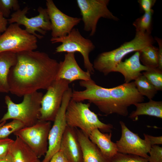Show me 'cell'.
Wrapping results in <instances>:
<instances>
[{
    "instance_id": "cell-26",
    "label": "cell",
    "mask_w": 162,
    "mask_h": 162,
    "mask_svg": "<svg viewBox=\"0 0 162 162\" xmlns=\"http://www.w3.org/2000/svg\"><path fill=\"white\" fill-rule=\"evenodd\" d=\"M134 83L139 92L149 100L152 99L158 91L142 74L134 80Z\"/></svg>"
},
{
    "instance_id": "cell-37",
    "label": "cell",
    "mask_w": 162,
    "mask_h": 162,
    "mask_svg": "<svg viewBox=\"0 0 162 162\" xmlns=\"http://www.w3.org/2000/svg\"><path fill=\"white\" fill-rule=\"evenodd\" d=\"M8 19L5 18L0 10V32L3 33L7 28Z\"/></svg>"
},
{
    "instance_id": "cell-29",
    "label": "cell",
    "mask_w": 162,
    "mask_h": 162,
    "mask_svg": "<svg viewBox=\"0 0 162 162\" xmlns=\"http://www.w3.org/2000/svg\"><path fill=\"white\" fill-rule=\"evenodd\" d=\"M110 162H149L147 159L139 156L117 152L110 160Z\"/></svg>"
},
{
    "instance_id": "cell-7",
    "label": "cell",
    "mask_w": 162,
    "mask_h": 162,
    "mask_svg": "<svg viewBox=\"0 0 162 162\" xmlns=\"http://www.w3.org/2000/svg\"><path fill=\"white\" fill-rule=\"evenodd\" d=\"M37 38L18 24H11L0 35V52L17 53L34 50L38 47Z\"/></svg>"
},
{
    "instance_id": "cell-36",
    "label": "cell",
    "mask_w": 162,
    "mask_h": 162,
    "mask_svg": "<svg viewBox=\"0 0 162 162\" xmlns=\"http://www.w3.org/2000/svg\"><path fill=\"white\" fill-rule=\"evenodd\" d=\"M158 43L159 48L158 51V68L160 70L162 71V40L160 38L157 37L154 38Z\"/></svg>"
},
{
    "instance_id": "cell-30",
    "label": "cell",
    "mask_w": 162,
    "mask_h": 162,
    "mask_svg": "<svg viewBox=\"0 0 162 162\" xmlns=\"http://www.w3.org/2000/svg\"><path fill=\"white\" fill-rule=\"evenodd\" d=\"M20 9L17 0H0V10L5 18L9 16L11 10L16 11Z\"/></svg>"
},
{
    "instance_id": "cell-18",
    "label": "cell",
    "mask_w": 162,
    "mask_h": 162,
    "mask_svg": "<svg viewBox=\"0 0 162 162\" xmlns=\"http://www.w3.org/2000/svg\"><path fill=\"white\" fill-rule=\"evenodd\" d=\"M139 51L129 58L122 62L121 61L116 66L114 72H118L123 75L125 83L135 80L142 74V71L147 70L148 68L142 64L140 59Z\"/></svg>"
},
{
    "instance_id": "cell-41",
    "label": "cell",
    "mask_w": 162,
    "mask_h": 162,
    "mask_svg": "<svg viewBox=\"0 0 162 162\" xmlns=\"http://www.w3.org/2000/svg\"><path fill=\"white\" fill-rule=\"evenodd\" d=\"M1 33L0 32V35L1 34Z\"/></svg>"
},
{
    "instance_id": "cell-10",
    "label": "cell",
    "mask_w": 162,
    "mask_h": 162,
    "mask_svg": "<svg viewBox=\"0 0 162 162\" xmlns=\"http://www.w3.org/2000/svg\"><path fill=\"white\" fill-rule=\"evenodd\" d=\"M29 9V8L26 6L22 10L20 9L15 11L8 19V23L22 25L25 27V30L28 33L41 39L44 36L37 34L36 32L45 35L47 31L51 30V23L46 8L39 6L38 9V15L32 18H28L26 15Z\"/></svg>"
},
{
    "instance_id": "cell-15",
    "label": "cell",
    "mask_w": 162,
    "mask_h": 162,
    "mask_svg": "<svg viewBox=\"0 0 162 162\" xmlns=\"http://www.w3.org/2000/svg\"><path fill=\"white\" fill-rule=\"evenodd\" d=\"M109 88L112 98L127 115L129 106L144 100V96L138 91L134 81Z\"/></svg>"
},
{
    "instance_id": "cell-25",
    "label": "cell",
    "mask_w": 162,
    "mask_h": 162,
    "mask_svg": "<svg viewBox=\"0 0 162 162\" xmlns=\"http://www.w3.org/2000/svg\"><path fill=\"white\" fill-rule=\"evenodd\" d=\"M154 10L145 13L143 15L137 19L133 23L136 29V33L144 35L151 34L152 32V19Z\"/></svg>"
},
{
    "instance_id": "cell-12",
    "label": "cell",
    "mask_w": 162,
    "mask_h": 162,
    "mask_svg": "<svg viewBox=\"0 0 162 162\" xmlns=\"http://www.w3.org/2000/svg\"><path fill=\"white\" fill-rule=\"evenodd\" d=\"M72 90L69 88L64 93L61 107L50 130L47 152L42 162H49L52 156L59 150L62 138L67 126L65 112L71 99Z\"/></svg>"
},
{
    "instance_id": "cell-13",
    "label": "cell",
    "mask_w": 162,
    "mask_h": 162,
    "mask_svg": "<svg viewBox=\"0 0 162 162\" xmlns=\"http://www.w3.org/2000/svg\"><path fill=\"white\" fill-rule=\"evenodd\" d=\"M119 123L122 135L116 143L118 152L136 155L147 159L152 146L146 140L130 130L123 121Z\"/></svg>"
},
{
    "instance_id": "cell-23",
    "label": "cell",
    "mask_w": 162,
    "mask_h": 162,
    "mask_svg": "<svg viewBox=\"0 0 162 162\" xmlns=\"http://www.w3.org/2000/svg\"><path fill=\"white\" fill-rule=\"evenodd\" d=\"M135 110L130 114L129 117L136 121L138 116L146 115L162 118V101H155L149 100L146 103H140L135 104Z\"/></svg>"
},
{
    "instance_id": "cell-21",
    "label": "cell",
    "mask_w": 162,
    "mask_h": 162,
    "mask_svg": "<svg viewBox=\"0 0 162 162\" xmlns=\"http://www.w3.org/2000/svg\"><path fill=\"white\" fill-rule=\"evenodd\" d=\"M9 154L12 162H35L38 159L28 146L17 136L12 145Z\"/></svg>"
},
{
    "instance_id": "cell-33",
    "label": "cell",
    "mask_w": 162,
    "mask_h": 162,
    "mask_svg": "<svg viewBox=\"0 0 162 162\" xmlns=\"http://www.w3.org/2000/svg\"><path fill=\"white\" fill-rule=\"evenodd\" d=\"M142 9L145 13L150 12L156 2L155 0H139L138 1Z\"/></svg>"
},
{
    "instance_id": "cell-24",
    "label": "cell",
    "mask_w": 162,
    "mask_h": 162,
    "mask_svg": "<svg viewBox=\"0 0 162 162\" xmlns=\"http://www.w3.org/2000/svg\"><path fill=\"white\" fill-rule=\"evenodd\" d=\"M158 48L150 45L139 52L140 59L142 65L148 68H157L158 66Z\"/></svg>"
},
{
    "instance_id": "cell-16",
    "label": "cell",
    "mask_w": 162,
    "mask_h": 162,
    "mask_svg": "<svg viewBox=\"0 0 162 162\" xmlns=\"http://www.w3.org/2000/svg\"><path fill=\"white\" fill-rule=\"evenodd\" d=\"M59 64L56 80L64 79L70 83L77 80L86 81L92 79L90 73L83 70L78 65L75 59V53H67L63 61L60 62Z\"/></svg>"
},
{
    "instance_id": "cell-8",
    "label": "cell",
    "mask_w": 162,
    "mask_h": 162,
    "mask_svg": "<svg viewBox=\"0 0 162 162\" xmlns=\"http://www.w3.org/2000/svg\"><path fill=\"white\" fill-rule=\"evenodd\" d=\"M51 122L39 120L35 124L25 127L13 134L19 138L39 158L45 156L48 148V136Z\"/></svg>"
},
{
    "instance_id": "cell-11",
    "label": "cell",
    "mask_w": 162,
    "mask_h": 162,
    "mask_svg": "<svg viewBox=\"0 0 162 162\" xmlns=\"http://www.w3.org/2000/svg\"><path fill=\"white\" fill-rule=\"evenodd\" d=\"M70 83L65 80H56L48 88L41 100L39 120L54 121Z\"/></svg>"
},
{
    "instance_id": "cell-35",
    "label": "cell",
    "mask_w": 162,
    "mask_h": 162,
    "mask_svg": "<svg viewBox=\"0 0 162 162\" xmlns=\"http://www.w3.org/2000/svg\"><path fill=\"white\" fill-rule=\"evenodd\" d=\"M49 162H69L62 152L59 151L52 157Z\"/></svg>"
},
{
    "instance_id": "cell-28",
    "label": "cell",
    "mask_w": 162,
    "mask_h": 162,
    "mask_svg": "<svg viewBox=\"0 0 162 162\" xmlns=\"http://www.w3.org/2000/svg\"><path fill=\"white\" fill-rule=\"evenodd\" d=\"M24 127V125L20 121L13 119L11 122L0 127V139L8 138L11 134Z\"/></svg>"
},
{
    "instance_id": "cell-34",
    "label": "cell",
    "mask_w": 162,
    "mask_h": 162,
    "mask_svg": "<svg viewBox=\"0 0 162 162\" xmlns=\"http://www.w3.org/2000/svg\"><path fill=\"white\" fill-rule=\"evenodd\" d=\"M144 139L146 140L152 146L162 144V136H154L144 134Z\"/></svg>"
},
{
    "instance_id": "cell-32",
    "label": "cell",
    "mask_w": 162,
    "mask_h": 162,
    "mask_svg": "<svg viewBox=\"0 0 162 162\" xmlns=\"http://www.w3.org/2000/svg\"><path fill=\"white\" fill-rule=\"evenodd\" d=\"M14 141L8 137L0 139V159L5 158L9 154Z\"/></svg>"
},
{
    "instance_id": "cell-1",
    "label": "cell",
    "mask_w": 162,
    "mask_h": 162,
    "mask_svg": "<svg viewBox=\"0 0 162 162\" xmlns=\"http://www.w3.org/2000/svg\"><path fill=\"white\" fill-rule=\"evenodd\" d=\"M16 64L10 69L9 92L18 97L47 89L56 80L60 64L45 52L38 51L16 53Z\"/></svg>"
},
{
    "instance_id": "cell-5",
    "label": "cell",
    "mask_w": 162,
    "mask_h": 162,
    "mask_svg": "<svg viewBox=\"0 0 162 162\" xmlns=\"http://www.w3.org/2000/svg\"><path fill=\"white\" fill-rule=\"evenodd\" d=\"M79 84L85 89L81 91H72L71 99L77 102L88 100L106 115L120 112V109L111 96L109 88L97 85L92 79L80 80Z\"/></svg>"
},
{
    "instance_id": "cell-17",
    "label": "cell",
    "mask_w": 162,
    "mask_h": 162,
    "mask_svg": "<svg viewBox=\"0 0 162 162\" xmlns=\"http://www.w3.org/2000/svg\"><path fill=\"white\" fill-rule=\"evenodd\" d=\"M59 151L62 152L69 162H83L82 151L76 128L67 125Z\"/></svg>"
},
{
    "instance_id": "cell-40",
    "label": "cell",
    "mask_w": 162,
    "mask_h": 162,
    "mask_svg": "<svg viewBox=\"0 0 162 162\" xmlns=\"http://www.w3.org/2000/svg\"><path fill=\"white\" fill-rule=\"evenodd\" d=\"M35 162H42V161H40L39 159H38Z\"/></svg>"
},
{
    "instance_id": "cell-38",
    "label": "cell",
    "mask_w": 162,
    "mask_h": 162,
    "mask_svg": "<svg viewBox=\"0 0 162 162\" xmlns=\"http://www.w3.org/2000/svg\"><path fill=\"white\" fill-rule=\"evenodd\" d=\"M0 162H12L10 154L5 158L0 159Z\"/></svg>"
},
{
    "instance_id": "cell-20",
    "label": "cell",
    "mask_w": 162,
    "mask_h": 162,
    "mask_svg": "<svg viewBox=\"0 0 162 162\" xmlns=\"http://www.w3.org/2000/svg\"><path fill=\"white\" fill-rule=\"evenodd\" d=\"M88 137L103 155L110 160L118 152L116 143L111 140V132L103 133L95 128L92 131Z\"/></svg>"
},
{
    "instance_id": "cell-19",
    "label": "cell",
    "mask_w": 162,
    "mask_h": 162,
    "mask_svg": "<svg viewBox=\"0 0 162 162\" xmlns=\"http://www.w3.org/2000/svg\"><path fill=\"white\" fill-rule=\"evenodd\" d=\"M76 128L82 151L83 162H110L87 135L78 128Z\"/></svg>"
},
{
    "instance_id": "cell-3",
    "label": "cell",
    "mask_w": 162,
    "mask_h": 162,
    "mask_svg": "<svg viewBox=\"0 0 162 162\" xmlns=\"http://www.w3.org/2000/svg\"><path fill=\"white\" fill-rule=\"evenodd\" d=\"M90 103H83L71 99L67 106L65 118L68 126L79 129L89 136L92 130L98 129L103 133L111 132L112 125L100 121L98 115L91 111Z\"/></svg>"
},
{
    "instance_id": "cell-39",
    "label": "cell",
    "mask_w": 162,
    "mask_h": 162,
    "mask_svg": "<svg viewBox=\"0 0 162 162\" xmlns=\"http://www.w3.org/2000/svg\"><path fill=\"white\" fill-rule=\"evenodd\" d=\"M6 121H4L0 123V127L6 123Z\"/></svg>"
},
{
    "instance_id": "cell-6",
    "label": "cell",
    "mask_w": 162,
    "mask_h": 162,
    "mask_svg": "<svg viewBox=\"0 0 162 162\" xmlns=\"http://www.w3.org/2000/svg\"><path fill=\"white\" fill-rule=\"evenodd\" d=\"M50 41L52 44L62 43L56 48L55 51L56 53H80L83 57L84 68L91 74L94 73L95 70L93 64L89 60V54L94 49L95 46L91 40L83 37L78 29L73 28L65 36L52 37Z\"/></svg>"
},
{
    "instance_id": "cell-27",
    "label": "cell",
    "mask_w": 162,
    "mask_h": 162,
    "mask_svg": "<svg viewBox=\"0 0 162 162\" xmlns=\"http://www.w3.org/2000/svg\"><path fill=\"white\" fill-rule=\"evenodd\" d=\"M144 75L158 91L162 90V71L158 68H148L142 73Z\"/></svg>"
},
{
    "instance_id": "cell-14",
    "label": "cell",
    "mask_w": 162,
    "mask_h": 162,
    "mask_svg": "<svg viewBox=\"0 0 162 162\" xmlns=\"http://www.w3.org/2000/svg\"><path fill=\"white\" fill-rule=\"evenodd\" d=\"M46 5L51 25L52 38L67 35L82 20L81 18L70 16L62 12L52 0H46Z\"/></svg>"
},
{
    "instance_id": "cell-9",
    "label": "cell",
    "mask_w": 162,
    "mask_h": 162,
    "mask_svg": "<svg viewBox=\"0 0 162 162\" xmlns=\"http://www.w3.org/2000/svg\"><path fill=\"white\" fill-rule=\"evenodd\" d=\"M76 2L82 16L84 30L89 32L90 36L95 33L100 18L118 20L107 8L109 0H77Z\"/></svg>"
},
{
    "instance_id": "cell-4",
    "label": "cell",
    "mask_w": 162,
    "mask_h": 162,
    "mask_svg": "<svg viewBox=\"0 0 162 162\" xmlns=\"http://www.w3.org/2000/svg\"><path fill=\"white\" fill-rule=\"evenodd\" d=\"M43 93L38 91L23 96L22 101L19 104L13 102L8 95L4 98L7 111L0 120V123L10 119L18 120L25 127L35 124L39 120Z\"/></svg>"
},
{
    "instance_id": "cell-2",
    "label": "cell",
    "mask_w": 162,
    "mask_h": 162,
    "mask_svg": "<svg viewBox=\"0 0 162 162\" xmlns=\"http://www.w3.org/2000/svg\"><path fill=\"white\" fill-rule=\"evenodd\" d=\"M154 40L151 34L142 35L136 33L134 38L124 43L120 47L113 50L99 54L93 64L94 70L107 75L114 72L117 65L128 54L139 51L146 46L153 45Z\"/></svg>"
},
{
    "instance_id": "cell-22",
    "label": "cell",
    "mask_w": 162,
    "mask_h": 162,
    "mask_svg": "<svg viewBox=\"0 0 162 162\" xmlns=\"http://www.w3.org/2000/svg\"><path fill=\"white\" fill-rule=\"evenodd\" d=\"M16 53L0 52V92H9L8 76L10 69L16 64Z\"/></svg>"
},
{
    "instance_id": "cell-31",
    "label": "cell",
    "mask_w": 162,
    "mask_h": 162,
    "mask_svg": "<svg viewBox=\"0 0 162 162\" xmlns=\"http://www.w3.org/2000/svg\"><path fill=\"white\" fill-rule=\"evenodd\" d=\"M147 158L149 162H162V147L157 145L152 146Z\"/></svg>"
}]
</instances>
